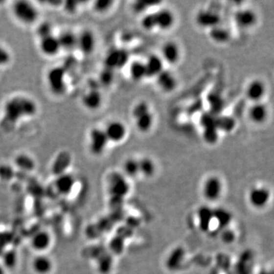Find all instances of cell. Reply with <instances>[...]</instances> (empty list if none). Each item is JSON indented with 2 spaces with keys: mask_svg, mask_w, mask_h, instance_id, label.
<instances>
[{
  "mask_svg": "<svg viewBox=\"0 0 274 274\" xmlns=\"http://www.w3.org/2000/svg\"><path fill=\"white\" fill-rule=\"evenodd\" d=\"M37 112L38 106L32 99L24 96H16L5 102L1 126L5 130L13 128L19 120L34 116Z\"/></svg>",
  "mask_w": 274,
  "mask_h": 274,
  "instance_id": "6da1fadb",
  "label": "cell"
},
{
  "mask_svg": "<svg viewBox=\"0 0 274 274\" xmlns=\"http://www.w3.org/2000/svg\"><path fill=\"white\" fill-rule=\"evenodd\" d=\"M132 116L136 127L139 132L148 133L154 124V115L151 111L149 103L141 101L134 105L132 110Z\"/></svg>",
  "mask_w": 274,
  "mask_h": 274,
  "instance_id": "7a4b0ae2",
  "label": "cell"
},
{
  "mask_svg": "<svg viewBox=\"0 0 274 274\" xmlns=\"http://www.w3.org/2000/svg\"><path fill=\"white\" fill-rule=\"evenodd\" d=\"M46 82L50 91L57 96L63 95L67 91V69L62 66L53 67L48 71Z\"/></svg>",
  "mask_w": 274,
  "mask_h": 274,
  "instance_id": "3957f363",
  "label": "cell"
},
{
  "mask_svg": "<svg viewBox=\"0 0 274 274\" xmlns=\"http://www.w3.org/2000/svg\"><path fill=\"white\" fill-rule=\"evenodd\" d=\"M14 16L19 22L25 24H31L38 20V11L36 7L28 1H17L12 6Z\"/></svg>",
  "mask_w": 274,
  "mask_h": 274,
  "instance_id": "277c9868",
  "label": "cell"
},
{
  "mask_svg": "<svg viewBox=\"0 0 274 274\" xmlns=\"http://www.w3.org/2000/svg\"><path fill=\"white\" fill-rule=\"evenodd\" d=\"M89 149L93 155L99 156L105 153L109 140L104 129L94 127L89 133Z\"/></svg>",
  "mask_w": 274,
  "mask_h": 274,
  "instance_id": "5b68a950",
  "label": "cell"
},
{
  "mask_svg": "<svg viewBox=\"0 0 274 274\" xmlns=\"http://www.w3.org/2000/svg\"><path fill=\"white\" fill-rule=\"evenodd\" d=\"M129 61V53L127 50L121 48H115L109 50L105 58V68L112 70L123 68Z\"/></svg>",
  "mask_w": 274,
  "mask_h": 274,
  "instance_id": "8992f818",
  "label": "cell"
},
{
  "mask_svg": "<svg viewBox=\"0 0 274 274\" xmlns=\"http://www.w3.org/2000/svg\"><path fill=\"white\" fill-rule=\"evenodd\" d=\"M222 17L218 12L210 9H201L195 16L197 26L204 29H212L221 24Z\"/></svg>",
  "mask_w": 274,
  "mask_h": 274,
  "instance_id": "52a82bcc",
  "label": "cell"
},
{
  "mask_svg": "<svg viewBox=\"0 0 274 274\" xmlns=\"http://www.w3.org/2000/svg\"><path fill=\"white\" fill-rule=\"evenodd\" d=\"M267 92V85L262 79H260L251 81L245 89V96L251 103L264 101Z\"/></svg>",
  "mask_w": 274,
  "mask_h": 274,
  "instance_id": "ba28073f",
  "label": "cell"
},
{
  "mask_svg": "<svg viewBox=\"0 0 274 274\" xmlns=\"http://www.w3.org/2000/svg\"><path fill=\"white\" fill-rule=\"evenodd\" d=\"M234 22L241 29L249 30L254 27L258 21V16L253 9H241L234 14Z\"/></svg>",
  "mask_w": 274,
  "mask_h": 274,
  "instance_id": "9c48e42d",
  "label": "cell"
},
{
  "mask_svg": "<svg viewBox=\"0 0 274 274\" xmlns=\"http://www.w3.org/2000/svg\"><path fill=\"white\" fill-rule=\"evenodd\" d=\"M223 185L221 179L217 176L206 178L203 187L204 197L209 201H215L221 197Z\"/></svg>",
  "mask_w": 274,
  "mask_h": 274,
  "instance_id": "30bf717a",
  "label": "cell"
},
{
  "mask_svg": "<svg viewBox=\"0 0 274 274\" xmlns=\"http://www.w3.org/2000/svg\"><path fill=\"white\" fill-rule=\"evenodd\" d=\"M269 113V108L264 101L252 103L248 111V117L253 124L262 125L268 120Z\"/></svg>",
  "mask_w": 274,
  "mask_h": 274,
  "instance_id": "8fae6325",
  "label": "cell"
},
{
  "mask_svg": "<svg viewBox=\"0 0 274 274\" xmlns=\"http://www.w3.org/2000/svg\"><path fill=\"white\" fill-rule=\"evenodd\" d=\"M271 190L264 186L253 187L249 191V203L253 207L261 209L268 204L271 200Z\"/></svg>",
  "mask_w": 274,
  "mask_h": 274,
  "instance_id": "7c38bea8",
  "label": "cell"
},
{
  "mask_svg": "<svg viewBox=\"0 0 274 274\" xmlns=\"http://www.w3.org/2000/svg\"><path fill=\"white\" fill-rule=\"evenodd\" d=\"M104 130L109 142L114 143L121 142L127 135V127L123 122L119 120L109 122Z\"/></svg>",
  "mask_w": 274,
  "mask_h": 274,
  "instance_id": "4fadbf2b",
  "label": "cell"
},
{
  "mask_svg": "<svg viewBox=\"0 0 274 274\" xmlns=\"http://www.w3.org/2000/svg\"><path fill=\"white\" fill-rule=\"evenodd\" d=\"M164 64L175 65L178 64L182 57L180 46L175 41H167L161 46V55Z\"/></svg>",
  "mask_w": 274,
  "mask_h": 274,
  "instance_id": "5bb4252c",
  "label": "cell"
},
{
  "mask_svg": "<svg viewBox=\"0 0 274 274\" xmlns=\"http://www.w3.org/2000/svg\"><path fill=\"white\" fill-rule=\"evenodd\" d=\"M52 243V237L49 231L46 230H40L34 233L31 238V249L38 253H44L50 249Z\"/></svg>",
  "mask_w": 274,
  "mask_h": 274,
  "instance_id": "9a60e30c",
  "label": "cell"
},
{
  "mask_svg": "<svg viewBox=\"0 0 274 274\" xmlns=\"http://www.w3.org/2000/svg\"><path fill=\"white\" fill-rule=\"evenodd\" d=\"M95 46V36L91 30H84L77 35V48L83 54H91Z\"/></svg>",
  "mask_w": 274,
  "mask_h": 274,
  "instance_id": "2e32d148",
  "label": "cell"
},
{
  "mask_svg": "<svg viewBox=\"0 0 274 274\" xmlns=\"http://www.w3.org/2000/svg\"><path fill=\"white\" fill-rule=\"evenodd\" d=\"M156 19V28L161 31H168L173 27L175 23V16L174 12L167 8L154 12Z\"/></svg>",
  "mask_w": 274,
  "mask_h": 274,
  "instance_id": "e0dca14e",
  "label": "cell"
},
{
  "mask_svg": "<svg viewBox=\"0 0 274 274\" xmlns=\"http://www.w3.org/2000/svg\"><path fill=\"white\" fill-rule=\"evenodd\" d=\"M75 184V179L71 174L57 175L54 182V187L57 193L62 196H68L72 193Z\"/></svg>",
  "mask_w": 274,
  "mask_h": 274,
  "instance_id": "ac0fdd59",
  "label": "cell"
},
{
  "mask_svg": "<svg viewBox=\"0 0 274 274\" xmlns=\"http://www.w3.org/2000/svg\"><path fill=\"white\" fill-rule=\"evenodd\" d=\"M53 267V260L45 253H38L31 262V269L35 274H50Z\"/></svg>",
  "mask_w": 274,
  "mask_h": 274,
  "instance_id": "d6986e66",
  "label": "cell"
},
{
  "mask_svg": "<svg viewBox=\"0 0 274 274\" xmlns=\"http://www.w3.org/2000/svg\"><path fill=\"white\" fill-rule=\"evenodd\" d=\"M158 87L164 92L170 93L175 91L178 86V80L173 72L164 68L156 78Z\"/></svg>",
  "mask_w": 274,
  "mask_h": 274,
  "instance_id": "ffe728a7",
  "label": "cell"
},
{
  "mask_svg": "<svg viewBox=\"0 0 274 274\" xmlns=\"http://www.w3.org/2000/svg\"><path fill=\"white\" fill-rule=\"evenodd\" d=\"M147 78H156L164 69V62L160 55L151 54L144 61Z\"/></svg>",
  "mask_w": 274,
  "mask_h": 274,
  "instance_id": "44dd1931",
  "label": "cell"
},
{
  "mask_svg": "<svg viewBox=\"0 0 274 274\" xmlns=\"http://www.w3.org/2000/svg\"><path fill=\"white\" fill-rule=\"evenodd\" d=\"M39 46L41 51L49 57L56 56L61 50L58 37L54 36L53 34L40 39Z\"/></svg>",
  "mask_w": 274,
  "mask_h": 274,
  "instance_id": "7402d4cb",
  "label": "cell"
},
{
  "mask_svg": "<svg viewBox=\"0 0 274 274\" xmlns=\"http://www.w3.org/2000/svg\"><path fill=\"white\" fill-rule=\"evenodd\" d=\"M82 105L89 111H95L102 105L103 97L98 89H89V91L82 96Z\"/></svg>",
  "mask_w": 274,
  "mask_h": 274,
  "instance_id": "603a6c76",
  "label": "cell"
},
{
  "mask_svg": "<svg viewBox=\"0 0 274 274\" xmlns=\"http://www.w3.org/2000/svg\"><path fill=\"white\" fill-rule=\"evenodd\" d=\"M253 252L251 250L245 251L240 256L238 261H237L236 273L237 274H251L253 270Z\"/></svg>",
  "mask_w": 274,
  "mask_h": 274,
  "instance_id": "cb8c5ba5",
  "label": "cell"
},
{
  "mask_svg": "<svg viewBox=\"0 0 274 274\" xmlns=\"http://www.w3.org/2000/svg\"><path fill=\"white\" fill-rule=\"evenodd\" d=\"M209 38L214 43L219 45H225L229 42L231 38V34L229 30L226 27L220 25L216 26L212 29L209 30Z\"/></svg>",
  "mask_w": 274,
  "mask_h": 274,
  "instance_id": "d4e9b609",
  "label": "cell"
},
{
  "mask_svg": "<svg viewBox=\"0 0 274 274\" xmlns=\"http://www.w3.org/2000/svg\"><path fill=\"white\" fill-rule=\"evenodd\" d=\"M71 156L68 152H61L57 155L53 164V171L56 175L66 173V170L71 164Z\"/></svg>",
  "mask_w": 274,
  "mask_h": 274,
  "instance_id": "484cf974",
  "label": "cell"
},
{
  "mask_svg": "<svg viewBox=\"0 0 274 274\" xmlns=\"http://www.w3.org/2000/svg\"><path fill=\"white\" fill-rule=\"evenodd\" d=\"M61 50L71 51L77 48V35L72 31H66L58 36Z\"/></svg>",
  "mask_w": 274,
  "mask_h": 274,
  "instance_id": "4316f807",
  "label": "cell"
},
{
  "mask_svg": "<svg viewBox=\"0 0 274 274\" xmlns=\"http://www.w3.org/2000/svg\"><path fill=\"white\" fill-rule=\"evenodd\" d=\"M129 74L133 80L135 82H141L147 78L146 67L143 61L134 60L130 63L129 67Z\"/></svg>",
  "mask_w": 274,
  "mask_h": 274,
  "instance_id": "83f0119b",
  "label": "cell"
},
{
  "mask_svg": "<svg viewBox=\"0 0 274 274\" xmlns=\"http://www.w3.org/2000/svg\"><path fill=\"white\" fill-rule=\"evenodd\" d=\"M236 126V122L232 116L218 115L216 116V127L219 131L231 132Z\"/></svg>",
  "mask_w": 274,
  "mask_h": 274,
  "instance_id": "f1b7e54d",
  "label": "cell"
},
{
  "mask_svg": "<svg viewBox=\"0 0 274 274\" xmlns=\"http://www.w3.org/2000/svg\"><path fill=\"white\" fill-rule=\"evenodd\" d=\"M15 164L20 171H31L35 168V161L27 154H19L16 156Z\"/></svg>",
  "mask_w": 274,
  "mask_h": 274,
  "instance_id": "f546056e",
  "label": "cell"
},
{
  "mask_svg": "<svg viewBox=\"0 0 274 274\" xmlns=\"http://www.w3.org/2000/svg\"><path fill=\"white\" fill-rule=\"evenodd\" d=\"M208 102H209V108H210V113L216 115V116L220 115L225 107V101L223 97L219 94L213 93V94H210L208 98Z\"/></svg>",
  "mask_w": 274,
  "mask_h": 274,
  "instance_id": "4dcf8cb0",
  "label": "cell"
},
{
  "mask_svg": "<svg viewBox=\"0 0 274 274\" xmlns=\"http://www.w3.org/2000/svg\"><path fill=\"white\" fill-rule=\"evenodd\" d=\"M139 174L146 177H152L156 171V164L150 158H142L139 160Z\"/></svg>",
  "mask_w": 274,
  "mask_h": 274,
  "instance_id": "1f68e13d",
  "label": "cell"
},
{
  "mask_svg": "<svg viewBox=\"0 0 274 274\" xmlns=\"http://www.w3.org/2000/svg\"><path fill=\"white\" fill-rule=\"evenodd\" d=\"M123 171L129 177H135L139 174V160L129 158L123 163Z\"/></svg>",
  "mask_w": 274,
  "mask_h": 274,
  "instance_id": "d6a6232c",
  "label": "cell"
},
{
  "mask_svg": "<svg viewBox=\"0 0 274 274\" xmlns=\"http://www.w3.org/2000/svg\"><path fill=\"white\" fill-rule=\"evenodd\" d=\"M219 130L217 127H209L204 128V132H203V137H204V141L209 145H214L218 142L219 138Z\"/></svg>",
  "mask_w": 274,
  "mask_h": 274,
  "instance_id": "836d02e7",
  "label": "cell"
},
{
  "mask_svg": "<svg viewBox=\"0 0 274 274\" xmlns=\"http://www.w3.org/2000/svg\"><path fill=\"white\" fill-rule=\"evenodd\" d=\"M114 80V71L111 68L104 67L103 70L100 72L98 83L103 86H110Z\"/></svg>",
  "mask_w": 274,
  "mask_h": 274,
  "instance_id": "e575fe53",
  "label": "cell"
},
{
  "mask_svg": "<svg viewBox=\"0 0 274 274\" xmlns=\"http://www.w3.org/2000/svg\"><path fill=\"white\" fill-rule=\"evenodd\" d=\"M140 24L142 28L146 31H150L156 29L154 12H146L141 19Z\"/></svg>",
  "mask_w": 274,
  "mask_h": 274,
  "instance_id": "d590c367",
  "label": "cell"
},
{
  "mask_svg": "<svg viewBox=\"0 0 274 274\" xmlns=\"http://www.w3.org/2000/svg\"><path fill=\"white\" fill-rule=\"evenodd\" d=\"M212 213L213 217H216L219 226L222 227H226L231 221V214L226 209H219L217 212Z\"/></svg>",
  "mask_w": 274,
  "mask_h": 274,
  "instance_id": "8d00e7d4",
  "label": "cell"
},
{
  "mask_svg": "<svg viewBox=\"0 0 274 274\" xmlns=\"http://www.w3.org/2000/svg\"><path fill=\"white\" fill-rule=\"evenodd\" d=\"M15 177V170L9 164H0V180L9 182Z\"/></svg>",
  "mask_w": 274,
  "mask_h": 274,
  "instance_id": "74e56055",
  "label": "cell"
},
{
  "mask_svg": "<svg viewBox=\"0 0 274 274\" xmlns=\"http://www.w3.org/2000/svg\"><path fill=\"white\" fill-rule=\"evenodd\" d=\"M37 34L40 39L45 38V37L50 36L53 34V26L50 23H46V22L42 23L37 28Z\"/></svg>",
  "mask_w": 274,
  "mask_h": 274,
  "instance_id": "f35d334b",
  "label": "cell"
},
{
  "mask_svg": "<svg viewBox=\"0 0 274 274\" xmlns=\"http://www.w3.org/2000/svg\"><path fill=\"white\" fill-rule=\"evenodd\" d=\"M113 4V1L99 0V1H96V2H94V9L96 12L103 13V12H108V11L112 8Z\"/></svg>",
  "mask_w": 274,
  "mask_h": 274,
  "instance_id": "ab89813d",
  "label": "cell"
},
{
  "mask_svg": "<svg viewBox=\"0 0 274 274\" xmlns=\"http://www.w3.org/2000/svg\"><path fill=\"white\" fill-rule=\"evenodd\" d=\"M10 60L11 55L9 52L5 48L0 46V67L9 64Z\"/></svg>",
  "mask_w": 274,
  "mask_h": 274,
  "instance_id": "60d3db41",
  "label": "cell"
},
{
  "mask_svg": "<svg viewBox=\"0 0 274 274\" xmlns=\"http://www.w3.org/2000/svg\"><path fill=\"white\" fill-rule=\"evenodd\" d=\"M149 4H150V2H143V1L136 2L133 5V9H134V12H137V13H144V12H146L148 8L150 7Z\"/></svg>",
  "mask_w": 274,
  "mask_h": 274,
  "instance_id": "b9f144b4",
  "label": "cell"
},
{
  "mask_svg": "<svg viewBox=\"0 0 274 274\" xmlns=\"http://www.w3.org/2000/svg\"><path fill=\"white\" fill-rule=\"evenodd\" d=\"M223 241L226 243H231V242L235 240V234L231 230H226V231L223 232V236H222Z\"/></svg>",
  "mask_w": 274,
  "mask_h": 274,
  "instance_id": "7bdbcfd3",
  "label": "cell"
},
{
  "mask_svg": "<svg viewBox=\"0 0 274 274\" xmlns=\"http://www.w3.org/2000/svg\"><path fill=\"white\" fill-rule=\"evenodd\" d=\"M77 2H72V1H68L66 2L65 9L68 12H73L76 10L78 6Z\"/></svg>",
  "mask_w": 274,
  "mask_h": 274,
  "instance_id": "ee69618b",
  "label": "cell"
},
{
  "mask_svg": "<svg viewBox=\"0 0 274 274\" xmlns=\"http://www.w3.org/2000/svg\"><path fill=\"white\" fill-rule=\"evenodd\" d=\"M258 274H274V267L270 270L262 269L258 273Z\"/></svg>",
  "mask_w": 274,
  "mask_h": 274,
  "instance_id": "f6af8a7d",
  "label": "cell"
}]
</instances>
